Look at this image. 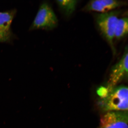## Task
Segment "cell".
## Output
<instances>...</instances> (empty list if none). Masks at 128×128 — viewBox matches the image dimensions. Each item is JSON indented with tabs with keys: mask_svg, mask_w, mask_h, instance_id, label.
I'll return each mask as SVG.
<instances>
[{
	"mask_svg": "<svg viewBox=\"0 0 128 128\" xmlns=\"http://www.w3.org/2000/svg\"><path fill=\"white\" fill-rule=\"evenodd\" d=\"M100 109L104 112L113 111H128V88L116 87L98 102Z\"/></svg>",
	"mask_w": 128,
	"mask_h": 128,
	"instance_id": "6da1fadb",
	"label": "cell"
},
{
	"mask_svg": "<svg viewBox=\"0 0 128 128\" xmlns=\"http://www.w3.org/2000/svg\"><path fill=\"white\" fill-rule=\"evenodd\" d=\"M120 14L119 11L114 10L106 12L99 13L95 16L98 28L114 54L116 52L114 42V32L117 22L119 18Z\"/></svg>",
	"mask_w": 128,
	"mask_h": 128,
	"instance_id": "7a4b0ae2",
	"label": "cell"
},
{
	"mask_svg": "<svg viewBox=\"0 0 128 128\" xmlns=\"http://www.w3.org/2000/svg\"><path fill=\"white\" fill-rule=\"evenodd\" d=\"M58 24V20L52 6L49 3L44 2L40 6L30 29L50 30L56 28Z\"/></svg>",
	"mask_w": 128,
	"mask_h": 128,
	"instance_id": "3957f363",
	"label": "cell"
},
{
	"mask_svg": "<svg viewBox=\"0 0 128 128\" xmlns=\"http://www.w3.org/2000/svg\"><path fill=\"white\" fill-rule=\"evenodd\" d=\"M128 63V49L127 46L120 60L112 67L106 85L100 87L104 94L106 95L116 87L117 84L127 77Z\"/></svg>",
	"mask_w": 128,
	"mask_h": 128,
	"instance_id": "277c9868",
	"label": "cell"
},
{
	"mask_svg": "<svg viewBox=\"0 0 128 128\" xmlns=\"http://www.w3.org/2000/svg\"><path fill=\"white\" fill-rule=\"evenodd\" d=\"M128 111L105 112L101 116L98 128H128Z\"/></svg>",
	"mask_w": 128,
	"mask_h": 128,
	"instance_id": "5b68a950",
	"label": "cell"
},
{
	"mask_svg": "<svg viewBox=\"0 0 128 128\" xmlns=\"http://www.w3.org/2000/svg\"><path fill=\"white\" fill-rule=\"evenodd\" d=\"M127 4L126 1L118 0H92L86 5L83 10L86 12H106L126 6Z\"/></svg>",
	"mask_w": 128,
	"mask_h": 128,
	"instance_id": "8992f818",
	"label": "cell"
},
{
	"mask_svg": "<svg viewBox=\"0 0 128 128\" xmlns=\"http://www.w3.org/2000/svg\"><path fill=\"white\" fill-rule=\"evenodd\" d=\"M16 13L15 10L0 12V42H9L12 39L11 25Z\"/></svg>",
	"mask_w": 128,
	"mask_h": 128,
	"instance_id": "52a82bcc",
	"label": "cell"
},
{
	"mask_svg": "<svg viewBox=\"0 0 128 128\" xmlns=\"http://www.w3.org/2000/svg\"><path fill=\"white\" fill-rule=\"evenodd\" d=\"M56 3L64 15L66 17L71 16L76 10L79 1L62 0L56 1Z\"/></svg>",
	"mask_w": 128,
	"mask_h": 128,
	"instance_id": "ba28073f",
	"label": "cell"
},
{
	"mask_svg": "<svg viewBox=\"0 0 128 128\" xmlns=\"http://www.w3.org/2000/svg\"><path fill=\"white\" fill-rule=\"evenodd\" d=\"M128 33V18L127 17L119 18L115 28L114 39L120 40L127 36Z\"/></svg>",
	"mask_w": 128,
	"mask_h": 128,
	"instance_id": "9c48e42d",
	"label": "cell"
}]
</instances>
